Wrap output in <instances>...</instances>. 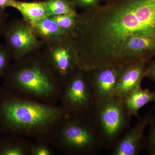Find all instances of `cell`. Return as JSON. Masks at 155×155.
I'll return each instance as SVG.
<instances>
[{
  "label": "cell",
  "instance_id": "cell-1",
  "mask_svg": "<svg viewBox=\"0 0 155 155\" xmlns=\"http://www.w3.org/2000/svg\"><path fill=\"white\" fill-rule=\"evenodd\" d=\"M60 105L48 104L0 85V133L51 143L67 116Z\"/></svg>",
  "mask_w": 155,
  "mask_h": 155
},
{
  "label": "cell",
  "instance_id": "cell-22",
  "mask_svg": "<svg viewBox=\"0 0 155 155\" xmlns=\"http://www.w3.org/2000/svg\"><path fill=\"white\" fill-rule=\"evenodd\" d=\"M146 76H147L155 82V61L147 68Z\"/></svg>",
  "mask_w": 155,
  "mask_h": 155
},
{
  "label": "cell",
  "instance_id": "cell-3",
  "mask_svg": "<svg viewBox=\"0 0 155 155\" xmlns=\"http://www.w3.org/2000/svg\"><path fill=\"white\" fill-rule=\"evenodd\" d=\"M50 144L68 155H96L104 149L102 138L91 112L67 115Z\"/></svg>",
  "mask_w": 155,
  "mask_h": 155
},
{
  "label": "cell",
  "instance_id": "cell-13",
  "mask_svg": "<svg viewBox=\"0 0 155 155\" xmlns=\"http://www.w3.org/2000/svg\"><path fill=\"white\" fill-rule=\"evenodd\" d=\"M124 100L126 110L130 116L139 118L138 113L142 107L148 103L155 102V91L139 87L130 93Z\"/></svg>",
  "mask_w": 155,
  "mask_h": 155
},
{
  "label": "cell",
  "instance_id": "cell-6",
  "mask_svg": "<svg viewBox=\"0 0 155 155\" xmlns=\"http://www.w3.org/2000/svg\"><path fill=\"white\" fill-rule=\"evenodd\" d=\"M43 53L62 83L81 69L78 55L69 35L59 41L46 45Z\"/></svg>",
  "mask_w": 155,
  "mask_h": 155
},
{
  "label": "cell",
  "instance_id": "cell-23",
  "mask_svg": "<svg viewBox=\"0 0 155 155\" xmlns=\"http://www.w3.org/2000/svg\"><path fill=\"white\" fill-rule=\"evenodd\" d=\"M15 0H0V9L5 10L9 7L12 8Z\"/></svg>",
  "mask_w": 155,
  "mask_h": 155
},
{
  "label": "cell",
  "instance_id": "cell-20",
  "mask_svg": "<svg viewBox=\"0 0 155 155\" xmlns=\"http://www.w3.org/2000/svg\"><path fill=\"white\" fill-rule=\"evenodd\" d=\"M99 0H73V3L76 7L85 9L92 8L98 5Z\"/></svg>",
  "mask_w": 155,
  "mask_h": 155
},
{
  "label": "cell",
  "instance_id": "cell-10",
  "mask_svg": "<svg viewBox=\"0 0 155 155\" xmlns=\"http://www.w3.org/2000/svg\"><path fill=\"white\" fill-rule=\"evenodd\" d=\"M146 61H140L122 65L114 95L124 99L131 92L141 87L146 76Z\"/></svg>",
  "mask_w": 155,
  "mask_h": 155
},
{
  "label": "cell",
  "instance_id": "cell-16",
  "mask_svg": "<svg viewBox=\"0 0 155 155\" xmlns=\"http://www.w3.org/2000/svg\"><path fill=\"white\" fill-rule=\"evenodd\" d=\"M77 14H66L49 17L63 30L70 33L75 28Z\"/></svg>",
  "mask_w": 155,
  "mask_h": 155
},
{
  "label": "cell",
  "instance_id": "cell-14",
  "mask_svg": "<svg viewBox=\"0 0 155 155\" xmlns=\"http://www.w3.org/2000/svg\"><path fill=\"white\" fill-rule=\"evenodd\" d=\"M12 8L18 10L28 23L49 17L44 2H23L15 0Z\"/></svg>",
  "mask_w": 155,
  "mask_h": 155
},
{
  "label": "cell",
  "instance_id": "cell-9",
  "mask_svg": "<svg viewBox=\"0 0 155 155\" xmlns=\"http://www.w3.org/2000/svg\"><path fill=\"white\" fill-rule=\"evenodd\" d=\"M155 108L141 118L126 133L120 137L114 148L112 155H136L140 151L143 134L146 128L150 125L153 118Z\"/></svg>",
  "mask_w": 155,
  "mask_h": 155
},
{
  "label": "cell",
  "instance_id": "cell-19",
  "mask_svg": "<svg viewBox=\"0 0 155 155\" xmlns=\"http://www.w3.org/2000/svg\"><path fill=\"white\" fill-rule=\"evenodd\" d=\"M150 128L147 139V147L150 154L155 155V119L151 122Z\"/></svg>",
  "mask_w": 155,
  "mask_h": 155
},
{
  "label": "cell",
  "instance_id": "cell-2",
  "mask_svg": "<svg viewBox=\"0 0 155 155\" xmlns=\"http://www.w3.org/2000/svg\"><path fill=\"white\" fill-rule=\"evenodd\" d=\"M2 85L22 97L48 104L58 105L63 83L47 62L36 51L11 64Z\"/></svg>",
  "mask_w": 155,
  "mask_h": 155
},
{
  "label": "cell",
  "instance_id": "cell-7",
  "mask_svg": "<svg viewBox=\"0 0 155 155\" xmlns=\"http://www.w3.org/2000/svg\"><path fill=\"white\" fill-rule=\"evenodd\" d=\"M3 35L5 46L14 61L36 51L42 42L34 33L29 23L24 19L14 20L7 24Z\"/></svg>",
  "mask_w": 155,
  "mask_h": 155
},
{
  "label": "cell",
  "instance_id": "cell-21",
  "mask_svg": "<svg viewBox=\"0 0 155 155\" xmlns=\"http://www.w3.org/2000/svg\"><path fill=\"white\" fill-rule=\"evenodd\" d=\"M7 14L0 9V35H3L7 24Z\"/></svg>",
  "mask_w": 155,
  "mask_h": 155
},
{
  "label": "cell",
  "instance_id": "cell-12",
  "mask_svg": "<svg viewBox=\"0 0 155 155\" xmlns=\"http://www.w3.org/2000/svg\"><path fill=\"white\" fill-rule=\"evenodd\" d=\"M28 138L12 134L0 136V155H30L32 140Z\"/></svg>",
  "mask_w": 155,
  "mask_h": 155
},
{
  "label": "cell",
  "instance_id": "cell-24",
  "mask_svg": "<svg viewBox=\"0 0 155 155\" xmlns=\"http://www.w3.org/2000/svg\"><path fill=\"white\" fill-rule=\"evenodd\" d=\"M71 1H72V2H73V0H71Z\"/></svg>",
  "mask_w": 155,
  "mask_h": 155
},
{
  "label": "cell",
  "instance_id": "cell-5",
  "mask_svg": "<svg viewBox=\"0 0 155 155\" xmlns=\"http://www.w3.org/2000/svg\"><path fill=\"white\" fill-rule=\"evenodd\" d=\"M59 103L67 115L91 112L95 103L86 71L79 69L63 82Z\"/></svg>",
  "mask_w": 155,
  "mask_h": 155
},
{
  "label": "cell",
  "instance_id": "cell-17",
  "mask_svg": "<svg viewBox=\"0 0 155 155\" xmlns=\"http://www.w3.org/2000/svg\"><path fill=\"white\" fill-rule=\"evenodd\" d=\"M49 143L43 140L32 141L31 145L30 155H53L54 150Z\"/></svg>",
  "mask_w": 155,
  "mask_h": 155
},
{
  "label": "cell",
  "instance_id": "cell-18",
  "mask_svg": "<svg viewBox=\"0 0 155 155\" xmlns=\"http://www.w3.org/2000/svg\"><path fill=\"white\" fill-rule=\"evenodd\" d=\"M12 58L5 46L0 45V78H4L11 65Z\"/></svg>",
  "mask_w": 155,
  "mask_h": 155
},
{
  "label": "cell",
  "instance_id": "cell-8",
  "mask_svg": "<svg viewBox=\"0 0 155 155\" xmlns=\"http://www.w3.org/2000/svg\"><path fill=\"white\" fill-rule=\"evenodd\" d=\"M122 67L106 65L86 71L95 103L114 95Z\"/></svg>",
  "mask_w": 155,
  "mask_h": 155
},
{
  "label": "cell",
  "instance_id": "cell-4",
  "mask_svg": "<svg viewBox=\"0 0 155 155\" xmlns=\"http://www.w3.org/2000/svg\"><path fill=\"white\" fill-rule=\"evenodd\" d=\"M102 138L104 148L111 150L130 127L131 116L124 100L114 95L95 104L91 111Z\"/></svg>",
  "mask_w": 155,
  "mask_h": 155
},
{
  "label": "cell",
  "instance_id": "cell-11",
  "mask_svg": "<svg viewBox=\"0 0 155 155\" xmlns=\"http://www.w3.org/2000/svg\"><path fill=\"white\" fill-rule=\"evenodd\" d=\"M28 23L34 33L46 45L59 41L69 35L49 17Z\"/></svg>",
  "mask_w": 155,
  "mask_h": 155
},
{
  "label": "cell",
  "instance_id": "cell-15",
  "mask_svg": "<svg viewBox=\"0 0 155 155\" xmlns=\"http://www.w3.org/2000/svg\"><path fill=\"white\" fill-rule=\"evenodd\" d=\"M44 2L47 9L49 17L77 14L76 7L71 0H46Z\"/></svg>",
  "mask_w": 155,
  "mask_h": 155
}]
</instances>
